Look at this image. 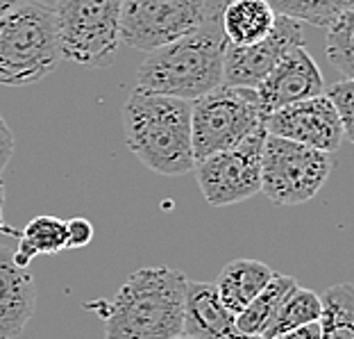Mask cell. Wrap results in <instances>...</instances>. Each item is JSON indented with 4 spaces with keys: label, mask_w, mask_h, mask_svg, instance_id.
Instances as JSON below:
<instances>
[{
    "label": "cell",
    "mask_w": 354,
    "mask_h": 339,
    "mask_svg": "<svg viewBox=\"0 0 354 339\" xmlns=\"http://www.w3.org/2000/svg\"><path fill=\"white\" fill-rule=\"evenodd\" d=\"M187 276L146 266L120 285L104 312V339H173L184 333Z\"/></svg>",
    "instance_id": "cell-1"
},
{
    "label": "cell",
    "mask_w": 354,
    "mask_h": 339,
    "mask_svg": "<svg viewBox=\"0 0 354 339\" xmlns=\"http://www.w3.org/2000/svg\"><path fill=\"white\" fill-rule=\"evenodd\" d=\"M127 148L159 175H187L196 168L191 141V103L136 87L123 105Z\"/></svg>",
    "instance_id": "cell-2"
},
{
    "label": "cell",
    "mask_w": 354,
    "mask_h": 339,
    "mask_svg": "<svg viewBox=\"0 0 354 339\" xmlns=\"http://www.w3.org/2000/svg\"><path fill=\"white\" fill-rule=\"evenodd\" d=\"M225 42L221 23L207 21L189 35L148 53L136 87L193 103L223 85Z\"/></svg>",
    "instance_id": "cell-3"
},
{
    "label": "cell",
    "mask_w": 354,
    "mask_h": 339,
    "mask_svg": "<svg viewBox=\"0 0 354 339\" xmlns=\"http://www.w3.org/2000/svg\"><path fill=\"white\" fill-rule=\"evenodd\" d=\"M59 39L50 7L26 0L0 19V87H30L59 67Z\"/></svg>",
    "instance_id": "cell-4"
},
{
    "label": "cell",
    "mask_w": 354,
    "mask_h": 339,
    "mask_svg": "<svg viewBox=\"0 0 354 339\" xmlns=\"http://www.w3.org/2000/svg\"><path fill=\"white\" fill-rule=\"evenodd\" d=\"M263 128V112L254 89L221 85L191 103V141L196 164L234 148Z\"/></svg>",
    "instance_id": "cell-5"
},
{
    "label": "cell",
    "mask_w": 354,
    "mask_h": 339,
    "mask_svg": "<svg viewBox=\"0 0 354 339\" xmlns=\"http://www.w3.org/2000/svg\"><path fill=\"white\" fill-rule=\"evenodd\" d=\"M123 0H57L53 7L62 60L82 67H109L120 46Z\"/></svg>",
    "instance_id": "cell-6"
},
{
    "label": "cell",
    "mask_w": 354,
    "mask_h": 339,
    "mask_svg": "<svg viewBox=\"0 0 354 339\" xmlns=\"http://www.w3.org/2000/svg\"><path fill=\"white\" fill-rule=\"evenodd\" d=\"M334 159L323 150L268 134L261 153V193L272 205H302L325 187Z\"/></svg>",
    "instance_id": "cell-7"
},
{
    "label": "cell",
    "mask_w": 354,
    "mask_h": 339,
    "mask_svg": "<svg viewBox=\"0 0 354 339\" xmlns=\"http://www.w3.org/2000/svg\"><path fill=\"white\" fill-rule=\"evenodd\" d=\"M209 19L205 0H123L120 44L143 53L189 35Z\"/></svg>",
    "instance_id": "cell-8"
},
{
    "label": "cell",
    "mask_w": 354,
    "mask_h": 339,
    "mask_svg": "<svg viewBox=\"0 0 354 339\" xmlns=\"http://www.w3.org/2000/svg\"><path fill=\"white\" fill-rule=\"evenodd\" d=\"M266 137V128H259L239 146L209 155L196 164L193 171L198 187L209 205H236L261 191V153Z\"/></svg>",
    "instance_id": "cell-9"
},
{
    "label": "cell",
    "mask_w": 354,
    "mask_h": 339,
    "mask_svg": "<svg viewBox=\"0 0 354 339\" xmlns=\"http://www.w3.org/2000/svg\"><path fill=\"white\" fill-rule=\"evenodd\" d=\"M300 46H304L302 23L279 14L275 28L263 42L254 46H225L223 85L257 89L284 55Z\"/></svg>",
    "instance_id": "cell-10"
},
{
    "label": "cell",
    "mask_w": 354,
    "mask_h": 339,
    "mask_svg": "<svg viewBox=\"0 0 354 339\" xmlns=\"http://www.w3.org/2000/svg\"><path fill=\"white\" fill-rule=\"evenodd\" d=\"M266 132L332 155L345 139L341 119L327 96L286 105L263 119Z\"/></svg>",
    "instance_id": "cell-11"
},
{
    "label": "cell",
    "mask_w": 354,
    "mask_h": 339,
    "mask_svg": "<svg viewBox=\"0 0 354 339\" xmlns=\"http://www.w3.org/2000/svg\"><path fill=\"white\" fill-rule=\"evenodd\" d=\"M254 92L259 96V105L266 119L286 105L323 96L325 80L316 60L307 53V48L300 46L284 55Z\"/></svg>",
    "instance_id": "cell-12"
},
{
    "label": "cell",
    "mask_w": 354,
    "mask_h": 339,
    "mask_svg": "<svg viewBox=\"0 0 354 339\" xmlns=\"http://www.w3.org/2000/svg\"><path fill=\"white\" fill-rule=\"evenodd\" d=\"M193 339H263L241 335L236 317L223 305L214 282H187L184 298V333Z\"/></svg>",
    "instance_id": "cell-13"
},
{
    "label": "cell",
    "mask_w": 354,
    "mask_h": 339,
    "mask_svg": "<svg viewBox=\"0 0 354 339\" xmlns=\"http://www.w3.org/2000/svg\"><path fill=\"white\" fill-rule=\"evenodd\" d=\"M37 292L28 269L16 266L12 248L0 244V339H16L35 317Z\"/></svg>",
    "instance_id": "cell-14"
},
{
    "label": "cell",
    "mask_w": 354,
    "mask_h": 339,
    "mask_svg": "<svg viewBox=\"0 0 354 339\" xmlns=\"http://www.w3.org/2000/svg\"><path fill=\"white\" fill-rule=\"evenodd\" d=\"M277 12L268 0H230L218 16L225 42L232 46H254L270 35Z\"/></svg>",
    "instance_id": "cell-15"
},
{
    "label": "cell",
    "mask_w": 354,
    "mask_h": 339,
    "mask_svg": "<svg viewBox=\"0 0 354 339\" xmlns=\"http://www.w3.org/2000/svg\"><path fill=\"white\" fill-rule=\"evenodd\" d=\"M275 271L259 260H234L223 266L218 280L214 282L218 289L223 305L232 314H241L259 296L266 285L272 280Z\"/></svg>",
    "instance_id": "cell-16"
},
{
    "label": "cell",
    "mask_w": 354,
    "mask_h": 339,
    "mask_svg": "<svg viewBox=\"0 0 354 339\" xmlns=\"http://www.w3.org/2000/svg\"><path fill=\"white\" fill-rule=\"evenodd\" d=\"M64 248H66V221L50 214H41L35 216L23 228L12 257L16 266L28 269L37 255H57Z\"/></svg>",
    "instance_id": "cell-17"
},
{
    "label": "cell",
    "mask_w": 354,
    "mask_h": 339,
    "mask_svg": "<svg viewBox=\"0 0 354 339\" xmlns=\"http://www.w3.org/2000/svg\"><path fill=\"white\" fill-rule=\"evenodd\" d=\"M297 285V280L291 276H284V273H275L272 280L266 285V289L254 298V301L248 305V308L236 314V328L241 335L248 337H261L263 330L268 328L272 317L277 314L281 308V303L286 301V296L293 292Z\"/></svg>",
    "instance_id": "cell-18"
},
{
    "label": "cell",
    "mask_w": 354,
    "mask_h": 339,
    "mask_svg": "<svg viewBox=\"0 0 354 339\" xmlns=\"http://www.w3.org/2000/svg\"><path fill=\"white\" fill-rule=\"evenodd\" d=\"M320 305V339H354V282L327 287Z\"/></svg>",
    "instance_id": "cell-19"
},
{
    "label": "cell",
    "mask_w": 354,
    "mask_h": 339,
    "mask_svg": "<svg viewBox=\"0 0 354 339\" xmlns=\"http://www.w3.org/2000/svg\"><path fill=\"white\" fill-rule=\"evenodd\" d=\"M323 305H320V296L311 289L295 287L291 294L286 296V301L281 303V308L272 317L268 328L263 330V339H275L284 333H291L295 328L318 324Z\"/></svg>",
    "instance_id": "cell-20"
},
{
    "label": "cell",
    "mask_w": 354,
    "mask_h": 339,
    "mask_svg": "<svg viewBox=\"0 0 354 339\" xmlns=\"http://www.w3.org/2000/svg\"><path fill=\"white\" fill-rule=\"evenodd\" d=\"M325 53L329 64L345 80H354V7L329 23Z\"/></svg>",
    "instance_id": "cell-21"
},
{
    "label": "cell",
    "mask_w": 354,
    "mask_h": 339,
    "mask_svg": "<svg viewBox=\"0 0 354 339\" xmlns=\"http://www.w3.org/2000/svg\"><path fill=\"white\" fill-rule=\"evenodd\" d=\"M354 7V0H277L275 12L284 14L288 19L311 23L318 28H329L343 12Z\"/></svg>",
    "instance_id": "cell-22"
},
{
    "label": "cell",
    "mask_w": 354,
    "mask_h": 339,
    "mask_svg": "<svg viewBox=\"0 0 354 339\" xmlns=\"http://www.w3.org/2000/svg\"><path fill=\"white\" fill-rule=\"evenodd\" d=\"M325 96L336 107L345 137L354 141V80H341V82L332 85L325 89Z\"/></svg>",
    "instance_id": "cell-23"
},
{
    "label": "cell",
    "mask_w": 354,
    "mask_h": 339,
    "mask_svg": "<svg viewBox=\"0 0 354 339\" xmlns=\"http://www.w3.org/2000/svg\"><path fill=\"white\" fill-rule=\"evenodd\" d=\"M93 239V225L84 216H73L66 221V248H82L91 244Z\"/></svg>",
    "instance_id": "cell-24"
},
{
    "label": "cell",
    "mask_w": 354,
    "mask_h": 339,
    "mask_svg": "<svg viewBox=\"0 0 354 339\" xmlns=\"http://www.w3.org/2000/svg\"><path fill=\"white\" fill-rule=\"evenodd\" d=\"M14 146H16V139H14L12 128L7 125V121L3 119V114H0V180H3L7 164L12 162Z\"/></svg>",
    "instance_id": "cell-25"
},
{
    "label": "cell",
    "mask_w": 354,
    "mask_h": 339,
    "mask_svg": "<svg viewBox=\"0 0 354 339\" xmlns=\"http://www.w3.org/2000/svg\"><path fill=\"white\" fill-rule=\"evenodd\" d=\"M275 339H320V326L318 324H309L302 328H295L291 333H284Z\"/></svg>",
    "instance_id": "cell-26"
},
{
    "label": "cell",
    "mask_w": 354,
    "mask_h": 339,
    "mask_svg": "<svg viewBox=\"0 0 354 339\" xmlns=\"http://www.w3.org/2000/svg\"><path fill=\"white\" fill-rule=\"evenodd\" d=\"M227 3H230V0H205L209 19L218 21V16H221V12H223V7L227 5Z\"/></svg>",
    "instance_id": "cell-27"
},
{
    "label": "cell",
    "mask_w": 354,
    "mask_h": 339,
    "mask_svg": "<svg viewBox=\"0 0 354 339\" xmlns=\"http://www.w3.org/2000/svg\"><path fill=\"white\" fill-rule=\"evenodd\" d=\"M21 3H26V0H0V19H3L7 12H12L14 7H19Z\"/></svg>",
    "instance_id": "cell-28"
},
{
    "label": "cell",
    "mask_w": 354,
    "mask_h": 339,
    "mask_svg": "<svg viewBox=\"0 0 354 339\" xmlns=\"http://www.w3.org/2000/svg\"><path fill=\"white\" fill-rule=\"evenodd\" d=\"M0 235H12V237L21 235V232H16L14 228H10V225L5 223V216H3V203H0Z\"/></svg>",
    "instance_id": "cell-29"
},
{
    "label": "cell",
    "mask_w": 354,
    "mask_h": 339,
    "mask_svg": "<svg viewBox=\"0 0 354 339\" xmlns=\"http://www.w3.org/2000/svg\"><path fill=\"white\" fill-rule=\"evenodd\" d=\"M35 3H39V5H46V7H50V10H53V7L57 5V0H35Z\"/></svg>",
    "instance_id": "cell-30"
},
{
    "label": "cell",
    "mask_w": 354,
    "mask_h": 339,
    "mask_svg": "<svg viewBox=\"0 0 354 339\" xmlns=\"http://www.w3.org/2000/svg\"><path fill=\"white\" fill-rule=\"evenodd\" d=\"M5 200V184H3V180H0V203Z\"/></svg>",
    "instance_id": "cell-31"
},
{
    "label": "cell",
    "mask_w": 354,
    "mask_h": 339,
    "mask_svg": "<svg viewBox=\"0 0 354 339\" xmlns=\"http://www.w3.org/2000/svg\"><path fill=\"white\" fill-rule=\"evenodd\" d=\"M173 339H193V337H189V335H177V337H173Z\"/></svg>",
    "instance_id": "cell-32"
}]
</instances>
